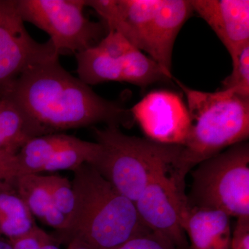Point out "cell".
Returning <instances> with one entry per match:
<instances>
[{
  "label": "cell",
  "mask_w": 249,
  "mask_h": 249,
  "mask_svg": "<svg viewBox=\"0 0 249 249\" xmlns=\"http://www.w3.org/2000/svg\"><path fill=\"white\" fill-rule=\"evenodd\" d=\"M108 30L119 33L146 52L166 72L172 71L175 40L191 17L183 0H86Z\"/></svg>",
  "instance_id": "4"
},
{
  "label": "cell",
  "mask_w": 249,
  "mask_h": 249,
  "mask_svg": "<svg viewBox=\"0 0 249 249\" xmlns=\"http://www.w3.org/2000/svg\"><path fill=\"white\" fill-rule=\"evenodd\" d=\"M93 133L101 151L90 165L133 202L152 178L173 169L182 151V145L127 135L118 126L93 127Z\"/></svg>",
  "instance_id": "5"
},
{
  "label": "cell",
  "mask_w": 249,
  "mask_h": 249,
  "mask_svg": "<svg viewBox=\"0 0 249 249\" xmlns=\"http://www.w3.org/2000/svg\"><path fill=\"white\" fill-rule=\"evenodd\" d=\"M78 78L92 86L107 82H124L120 62L98 45L75 54Z\"/></svg>",
  "instance_id": "17"
},
{
  "label": "cell",
  "mask_w": 249,
  "mask_h": 249,
  "mask_svg": "<svg viewBox=\"0 0 249 249\" xmlns=\"http://www.w3.org/2000/svg\"><path fill=\"white\" fill-rule=\"evenodd\" d=\"M75 204L66 226L53 235L60 243L78 240L93 249H116L148 231L133 201L121 194L89 163L73 171Z\"/></svg>",
  "instance_id": "2"
},
{
  "label": "cell",
  "mask_w": 249,
  "mask_h": 249,
  "mask_svg": "<svg viewBox=\"0 0 249 249\" xmlns=\"http://www.w3.org/2000/svg\"><path fill=\"white\" fill-rule=\"evenodd\" d=\"M183 229L191 249H231L230 217L222 211L190 209Z\"/></svg>",
  "instance_id": "13"
},
{
  "label": "cell",
  "mask_w": 249,
  "mask_h": 249,
  "mask_svg": "<svg viewBox=\"0 0 249 249\" xmlns=\"http://www.w3.org/2000/svg\"><path fill=\"white\" fill-rule=\"evenodd\" d=\"M192 171L189 209L249 217V143L240 142L201 162Z\"/></svg>",
  "instance_id": "6"
},
{
  "label": "cell",
  "mask_w": 249,
  "mask_h": 249,
  "mask_svg": "<svg viewBox=\"0 0 249 249\" xmlns=\"http://www.w3.org/2000/svg\"><path fill=\"white\" fill-rule=\"evenodd\" d=\"M47 134L9 93H0V152L17 155L31 139Z\"/></svg>",
  "instance_id": "14"
},
{
  "label": "cell",
  "mask_w": 249,
  "mask_h": 249,
  "mask_svg": "<svg viewBox=\"0 0 249 249\" xmlns=\"http://www.w3.org/2000/svg\"><path fill=\"white\" fill-rule=\"evenodd\" d=\"M232 70L222 81V89L249 98V44L231 57Z\"/></svg>",
  "instance_id": "19"
},
{
  "label": "cell",
  "mask_w": 249,
  "mask_h": 249,
  "mask_svg": "<svg viewBox=\"0 0 249 249\" xmlns=\"http://www.w3.org/2000/svg\"><path fill=\"white\" fill-rule=\"evenodd\" d=\"M101 146L97 142L82 140L57 132L31 139L17 154L18 176L59 170L73 171L80 165L91 164Z\"/></svg>",
  "instance_id": "10"
},
{
  "label": "cell",
  "mask_w": 249,
  "mask_h": 249,
  "mask_svg": "<svg viewBox=\"0 0 249 249\" xmlns=\"http://www.w3.org/2000/svg\"><path fill=\"white\" fill-rule=\"evenodd\" d=\"M17 155L0 152V181L18 176Z\"/></svg>",
  "instance_id": "23"
},
{
  "label": "cell",
  "mask_w": 249,
  "mask_h": 249,
  "mask_svg": "<svg viewBox=\"0 0 249 249\" xmlns=\"http://www.w3.org/2000/svg\"><path fill=\"white\" fill-rule=\"evenodd\" d=\"M51 40H34L24 26L16 0L1 1L0 12V93L8 92L31 67L58 60Z\"/></svg>",
  "instance_id": "9"
},
{
  "label": "cell",
  "mask_w": 249,
  "mask_h": 249,
  "mask_svg": "<svg viewBox=\"0 0 249 249\" xmlns=\"http://www.w3.org/2000/svg\"><path fill=\"white\" fill-rule=\"evenodd\" d=\"M16 1L23 21L47 33L59 55L76 54L94 47L106 34L103 24L85 16V0Z\"/></svg>",
  "instance_id": "7"
},
{
  "label": "cell",
  "mask_w": 249,
  "mask_h": 249,
  "mask_svg": "<svg viewBox=\"0 0 249 249\" xmlns=\"http://www.w3.org/2000/svg\"><path fill=\"white\" fill-rule=\"evenodd\" d=\"M172 170L152 178L134 204L141 221L149 230L165 236L178 249H191L183 229L190 209L185 182Z\"/></svg>",
  "instance_id": "8"
},
{
  "label": "cell",
  "mask_w": 249,
  "mask_h": 249,
  "mask_svg": "<svg viewBox=\"0 0 249 249\" xmlns=\"http://www.w3.org/2000/svg\"><path fill=\"white\" fill-rule=\"evenodd\" d=\"M8 93L49 133L99 124L125 127L133 124L129 109L95 93L58 59L29 68Z\"/></svg>",
  "instance_id": "1"
},
{
  "label": "cell",
  "mask_w": 249,
  "mask_h": 249,
  "mask_svg": "<svg viewBox=\"0 0 249 249\" xmlns=\"http://www.w3.org/2000/svg\"><path fill=\"white\" fill-rule=\"evenodd\" d=\"M67 244H68L67 249H93L84 242L76 239L70 241Z\"/></svg>",
  "instance_id": "24"
},
{
  "label": "cell",
  "mask_w": 249,
  "mask_h": 249,
  "mask_svg": "<svg viewBox=\"0 0 249 249\" xmlns=\"http://www.w3.org/2000/svg\"><path fill=\"white\" fill-rule=\"evenodd\" d=\"M116 249H178L165 236L148 231L130 239Z\"/></svg>",
  "instance_id": "21"
},
{
  "label": "cell",
  "mask_w": 249,
  "mask_h": 249,
  "mask_svg": "<svg viewBox=\"0 0 249 249\" xmlns=\"http://www.w3.org/2000/svg\"><path fill=\"white\" fill-rule=\"evenodd\" d=\"M147 139L165 145H184L191 121L186 103L178 93L157 90L129 109Z\"/></svg>",
  "instance_id": "11"
},
{
  "label": "cell",
  "mask_w": 249,
  "mask_h": 249,
  "mask_svg": "<svg viewBox=\"0 0 249 249\" xmlns=\"http://www.w3.org/2000/svg\"><path fill=\"white\" fill-rule=\"evenodd\" d=\"M186 98L191 126L186 143L173 170L184 181L204 160L235 144L248 142L249 98L230 90L213 92L191 89L176 80Z\"/></svg>",
  "instance_id": "3"
},
{
  "label": "cell",
  "mask_w": 249,
  "mask_h": 249,
  "mask_svg": "<svg viewBox=\"0 0 249 249\" xmlns=\"http://www.w3.org/2000/svg\"><path fill=\"white\" fill-rule=\"evenodd\" d=\"M0 249H14L7 239L0 236Z\"/></svg>",
  "instance_id": "25"
},
{
  "label": "cell",
  "mask_w": 249,
  "mask_h": 249,
  "mask_svg": "<svg viewBox=\"0 0 249 249\" xmlns=\"http://www.w3.org/2000/svg\"><path fill=\"white\" fill-rule=\"evenodd\" d=\"M231 249H249V217L237 219L232 234Z\"/></svg>",
  "instance_id": "22"
},
{
  "label": "cell",
  "mask_w": 249,
  "mask_h": 249,
  "mask_svg": "<svg viewBox=\"0 0 249 249\" xmlns=\"http://www.w3.org/2000/svg\"><path fill=\"white\" fill-rule=\"evenodd\" d=\"M193 11L207 23L231 57L249 44V0H191Z\"/></svg>",
  "instance_id": "12"
},
{
  "label": "cell",
  "mask_w": 249,
  "mask_h": 249,
  "mask_svg": "<svg viewBox=\"0 0 249 249\" xmlns=\"http://www.w3.org/2000/svg\"><path fill=\"white\" fill-rule=\"evenodd\" d=\"M12 178L0 181V236L7 240L24 235L36 224Z\"/></svg>",
  "instance_id": "16"
},
{
  "label": "cell",
  "mask_w": 249,
  "mask_h": 249,
  "mask_svg": "<svg viewBox=\"0 0 249 249\" xmlns=\"http://www.w3.org/2000/svg\"><path fill=\"white\" fill-rule=\"evenodd\" d=\"M1 1H0V12H1Z\"/></svg>",
  "instance_id": "26"
},
{
  "label": "cell",
  "mask_w": 249,
  "mask_h": 249,
  "mask_svg": "<svg viewBox=\"0 0 249 249\" xmlns=\"http://www.w3.org/2000/svg\"><path fill=\"white\" fill-rule=\"evenodd\" d=\"M46 185L56 209L67 217L71 214L75 204L71 182L59 175L45 176Z\"/></svg>",
  "instance_id": "20"
},
{
  "label": "cell",
  "mask_w": 249,
  "mask_h": 249,
  "mask_svg": "<svg viewBox=\"0 0 249 249\" xmlns=\"http://www.w3.org/2000/svg\"><path fill=\"white\" fill-rule=\"evenodd\" d=\"M15 186L34 217L42 224L61 231L67 217L55 207L45 180L40 174L20 175L12 178Z\"/></svg>",
  "instance_id": "15"
},
{
  "label": "cell",
  "mask_w": 249,
  "mask_h": 249,
  "mask_svg": "<svg viewBox=\"0 0 249 249\" xmlns=\"http://www.w3.org/2000/svg\"><path fill=\"white\" fill-rule=\"evenodd\" d=\"M121 64L124 82L145 88L158 82L173 79L157 62L147 56L140 49L127 44L118 58Z\"/></svg>",
  "instance_id": "18"
}]
</instances>
